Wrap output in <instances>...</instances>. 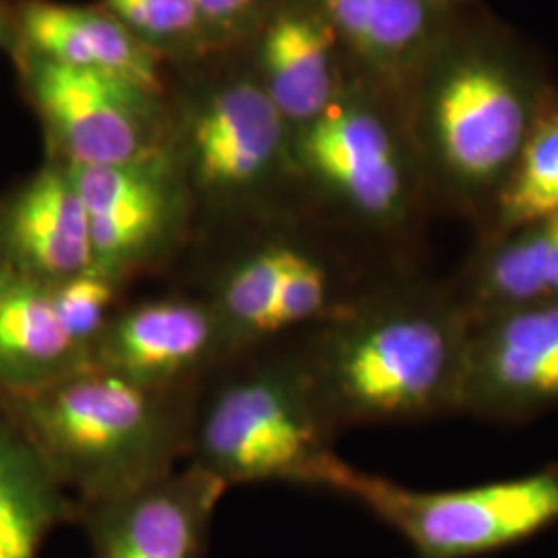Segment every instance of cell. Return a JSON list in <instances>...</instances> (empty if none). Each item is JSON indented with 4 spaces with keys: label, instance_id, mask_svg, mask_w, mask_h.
<instances>
[{
    "label": "cell",
    "instance_id": "13",
    "mask_svg": "<svg viewBox=\"0 0 558 558\" xmlns=\"http://www.w3.org/2000/svg\"><path fill=\"white\" fill-rule=\"evenodd\" d=\"M17 23L29 54L129 81L151 96L160 89L154 52L114 15L32 0Z\"/></svg>",
    "mask_w": 558,
    "mask_h": 558
},
{
    "label": "cell",
    "instance_id": "16",
    "mask_svg": "<svg viewBox=\"0 0 558 558\" xmlns=\"http://www.w3.org/2000/svg\"><path fill=\"white\" fill-rule=\"evenodd\" d=\"M331 25L304 13L274 21L260 46L269 100L283 120L308 124L333 104Z\"/></svg>",
    "mask_w": 558,
    "mask_h": 558
},
{
    "label": "cell",
    "instance_id": "6",
    "mask_svg": "<svg viewBox=\"0 0 558 558\" xmlns=\"http://www.w3.org/2000/svg\"><path fill=\"white\" fill-rule=\"evenodd\" d=\"M236 354L216 306L191 288L129 296L92 350V364L163 391H197Z\"/></svg>",
    "mask_w": 558,
    "mask_h": 558
},
{
    "label": "cell",
    "instance_id": "11",
    "mask_svg": "<svg viewBox=\"0 0 558 558\" xmlns=\"http://www.w3.org/2000/svg\"><path fill=\"white\" fill-rule=\"evenodd\" d=\"M300 172L373 223L398 220L405 205V170L385 122L366 108L331 104L304 124L294 149Z\"/></svg>",
    "mask_w": 558,
    "mask_h": 558
},
{
    "label": "cell",
    "instance_id": "5",
    "mask_svg": "<svg viewBox=\"0 0 558 558\" xmlns=\"http://www.w3.org/2000/svg\"><path fill=\"white\" fill-rule=\"evenodd\" d=\"M69 170L89 221L94 269L129 288L177 255L193 199L172 149L133 163Z\"/></svg>",
    "mask_w": 558,
    "mask_h": 558
},
{
    "label": "cell",
    "instance_id": "22",
    "mask_svg": "<svg viewBox=\"0 0 558 558\" xmlns=\"http://www.w3.org/2000/svg\"><path fill=\"white\" fill-rule=\"evenodd\" d=\"M112 15L140 40H174L193 34L201 15L193 0H106Z\"/></svg>",
    "mask_w": 558,
    "mask_h": 558
},
{
    "label": "cell",
    "instance_id": "20",
    "mask_svg": "<svg viewBox=\"0 0 558 558\" xmlns=\"http://www.w3.org/2000/svg\"><path fill=\"white\" fill-rule=\"evenodd\" d=\"M530 226L493 265L490 288L500 299L558 296V214Z\"/></svg>",
    "mask_w": 558,
    "mask_h": 558
},
{
    "label": "cell",
    "instance_id": "8",
    "mask_svg": "<svg viewBox=\"0 0 558 558\" xmlns=\"http://www.w3.org/2000/svg\"><path fill=\"white\" fill-rule=\"evenodd\" d=\"M27 85L54 145V161L69 168L122 166L166 151L147 98L129 81L64 66L27 52Z\"/></svg>",
    "mask_w": 558,
    "mask_h": 558
},
{
    "label": "cell",
    "instance_id": "18",
    "mask_svg": "<svg viewBox=\"0 0 558 558\" xmlns=\"http://www.w3.org/2000/svg\"><path fill=\"white\" fill-rule=\"evenodd\" d=\"M323 7L331 29L377 62L412 54L430 25L428 0H323Z\"/></svg>",
    "mask_w": 558,
    "mask_h": 558
},
{
    "label": "cell",
    "instance_id": "10",
    "mask_svg": "<svg viewBox=\"0 0 558 558\" xmlns=\"http://www.w3.org/2000/svg\"><path fill=\"white\" fill-rule=\"evenodd\" d=\"M221 480L189 463L124 495L81 507L94 558H201L226 495Z\"/></svg>",
    "mask_w": 558,
    "mask_h": 558
},
{
    "label": "cell",
    "instance_id": "24",
    "mask_svg": "<svg viewBox=\"0 0 558 558\" xmlns=\"http://www.w3.org/2000/svg\"><path fill=\"white\" fill-rule=\"evenodd\" d=\"M11 41H13V25L4 9V2L0 0V46H11Z\"/></svg>",
    "mask_w": 558,
    "mask_h": 558
},
{
    "label": "cell",
    "instance_id": "19",
    "mask_svg": "<svg viewBox=\"0 0 558 558\" xmlns=\"http://www.w3.org/2000/svg\"><path fill=\"white\" fill-rule=\"evenodd\" d=\"M500 205L509 223L530 226L557 216L558 117L542 122L527 135Z\"/></svg>",
    "mask_w": 558,
    "mask_h": 558
},
{
    "label": "cell",
    "instance_id": "21",
    "mask_svg": "<svg viewBox=\"0 0 558 558\" xmlns=\"http://www.w3.org/2000/svg\"><path fill=\"white\" fill-rule=\"evenodd\" d=\"M126 290V286L104 276L98 269H89L75 278L50 286L62 327L66 329L69 338L89 356V364L92 350L100 339L101 331L120 304L129 299Z\"/></svg>",
    "mask_w": 558,
    "mask_h": 558
},
{
    "label": "cell",
    "instance_id": "25",
    "mask_svg": "<svg viewBox=\"0 0 558 558\" xmlns=\"http://www.w3.org/2000/svg\"><path fill=\"white\" fill-rule=\"evenodd\" d=\"M0 271H2V265H0Z\"/></svg>",
    "mask_w": 558,
    "mask_h": 558
},
{
    "label": "cell",
    "instance_id": "23",
    "mask_svg": "<svg viewBox=\"0 0 558 558\" xmlns=\"http://www.w3.org/2000/svg\"><path fill=\"white\" fill-rule=\"evenodd\" d=\"M201 20L228 25L244 17L257 0H193Z\"/></svg>",
    "mask_w": 558,
    "mask_h": 558
},
{
    "label": "cell",
    "instance_id": "9",
    "mask_svg": "<svg viewBox=\"0 0 558 558\" xmlns=\"http://www.w3.org/2000/svg\"><path fill=\"white\" fill-rule=\"evenodd\" d=\"M428 129L440 160L458 179H497L527 140L530 108L518 77L499 60L453 62L433 87Z\"/></svg>",
    "mask_w": 558,
    "mask_h": 558
},
{
    "label": "cell",
    "instance_id": "1",
    "mask_svg": "<svg viewBox=\"0 0 558 558\" xmlns=\"http://www.w3.org/2000/svg\"><path fill=\"white\" fill-rule=\"evenodd\" d=\"M197 391H163L87 364L38 389L0 393V405L81 509L186 461Z\"/></svg>",
    "mask_w": 558,
    "mask_h": 558
},
{
    "label": "cell",
    "instance_id": "7",
    "mask_svg": "<svg viewBox=\"0 0 558 558\" xmlns=\"http://www.w3.org/2000/svg\"><path fill=\"white\" fill-rule=\"evenodd\" d=\"M193 205L246 209L286 168V120L263 85L234 83L203 104L174 151Z\"/></svg>",
    "mask_w": 558,
    "mask_h": 558
},
{
    "label": "cell",
    "instance_id": "3",
    "mask_svg": "<svg viewBox=\"0 0 558 558\" xmlns=\"http://www.w3.org/2000/svg\"><path fill=\"white\" fill-rule=\"evenodd\" d=\"M304 350L336 420L410 416L449 364L439 323L398 302L348 304Z\"/></svg>",
    "mask_w": 558,
    "mask_h": 558
},
{
    "label": "cell",
    "instance_id": "15",
    "mask_svg": "<svg viewBox=\"0 0 558 558\" xmlns=\"http://www.w3.org/2000/svg\"><path fill=\"white\" fill-rule=\"evenodd\" d=\"M77 518V500L0 405V558H38L46 536Z\"/></svg>",
    "mask_w": 558,
    "mask_h": 558
},
{
    "label": "cell",
    "instance_id": "12",
    "mask_svg": "<svg viewBox=\"0 0 558 558\" xmlns=\"http://www.w3.org/2000/svg\"><path fill=\"white\" fill-rule=\"evenodd\" d=\"M0 265L46 286L94 269L85 205L64 163H46L0 201Z\"/></svg>",
    "mask_w": 558,
    "mask_h": 558
},
{
    "label": "cell",
    "instance_id": "4",
    "mask_svg": "<svg viewBox=\"0 0 558 558\" xmlns=\"http://www.w3.org/2000/svg\"><path fill=\"white\" fill-rule=\"evenodd\" d=\"M320 488L362 502L408 539L420 558L480 557L532 538L558 521L557 472L465 490L418 493L333 458Z\"/></svg>",
    "mask_w": 558,
    "mask_h": 558
},
{
    "label": "cell",
    "instance_id": "14",
    "mask_svg": "<svg viewBox=\"0 0 558 558\" xmlns=\"http://www.w3.org/2000/svg\"><path fill=\"white\" fill-rule=\"evenodd\" d=\"M89 356L69 338L50 286L0 271V393H23L60 379Z\"/></svg>",
    "mask_w": 558,
    "mask_h": 558
},
{
    "label": "cell",
    "instance_id": "2",
    "mask_svg": "<svg viewBox=\"0 0 558 558\" xmlns=\"http://www.w3.org/2000/svg\"><path fill=\"white\" fill-rule=\"evenodd\" d=\"M278 339L244 348L197 391L186 461L240 484L320 486L336 458L333 414L304 345Z\"/></svg>",
    "mask_w": 558,
    "mask_h": 558
},
{
    "label": "cell",
    "instance_id": "17",
    "mask_svg": "<svg viewBox=\"0 0 558 558\" xmlns=\"http://www.w3.org/2000/svg\"><path fill=\"white\" fill-rule=\"evenodd\" d=\"M486 368L509 393L558 396V306L527 311L502 323L486 350Z\"/></svg>",
    "mask_w": 558,
    "mask_h": 558
}]
</instances>
